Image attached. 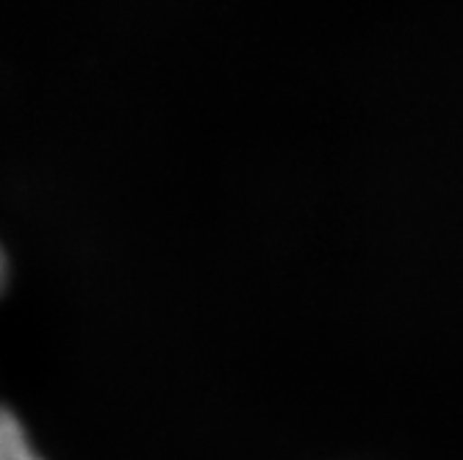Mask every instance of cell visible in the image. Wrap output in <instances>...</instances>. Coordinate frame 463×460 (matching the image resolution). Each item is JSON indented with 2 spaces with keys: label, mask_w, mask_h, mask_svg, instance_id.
<instances>
[{
  "label": "cell",
  "mask_w": 463,
  "mask_h": 460,
  "mask_svg": "<svg viewBox=\"0 0 463 460\" xmlns=\"http://www.w3.org/2000/svg\"><path fill=\"white\" fill-rule=\"evenodd\" d=\"M0 460H42L28 433L9 410H0Z\"/></svg>",
  "instance_id": "cell-1"
},
{
  "label": "cell",
  "mask_w": 463,
  "mask_h": 460,
  "mask_svg": "<svg viewBox=\"0 0 463 460\" xmlns=\"http://www.w3.org/2000/svg\"><path fill=\"white\" fill-rule=\"evenodd\" d=\"M4 283H6V256L0 249V288H4Z\"/></svg>",
  "instance_id": "cell-2"
}]
</instances>
